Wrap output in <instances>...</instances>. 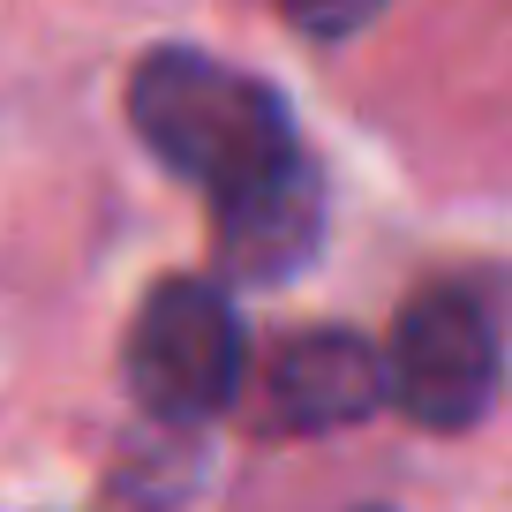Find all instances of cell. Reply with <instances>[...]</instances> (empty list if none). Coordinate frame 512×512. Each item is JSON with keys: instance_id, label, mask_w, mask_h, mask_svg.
Returning a JSON list of instances; mask_svg holds the SVG:
<instances>
[{"instance_id": "obj_6", "label": "cell", "mask_w": 512, "mask_h": 512, "mask_svg": "<svg viewBox=\"0 0 512 512\" xmlns=\"http://www.w3.org/2000/svg\"><path fill=\"white\" fill-rule=\"evenodd\" d=\"M377 8L384 0H287V23L309 31V38H347V31H362Z\"/></svg>"}, {"instance_id": "obj_1", "label": "cell", "mask_w": 512, "mask_h": 512, "mask_svg": "<svg viewBox=\"0 0 512 512\" xmlns=\"http://www.w3.org/2000/svg\"><path fill=\"white\" fill-rule=\"evenodd\" d=\"M128 121H136L151 159L174 166L181 181H204V189H226V181H241L249 166L279 159L294 144L287 98L272 83H256L249 68L189 53V46H159L136 61Z\"/></svg>"}, {"instance_id": "obj_2", "label": "cell", "mask_w": 512, "mask_h": 512, "mask_svg": "<svg viewBox=\"0 0 512 512\" xmlns=\"http://www.w3.org/2000/svg\"><path fill=\"white\" fill-rule=\"evenodd\" d=\"M121 362L151 422H211L241 384V317L211 279H159L128 324Z\"/></svg>"}, {"instance_id": "obj_5", "label": "cell", "mask_w": 512, "mask_h": 512, "mask_svg": "<svg viewBox=\"0 0 512 512\" xmlns=\"http://www.w3.org/2000/svg\"><path fill=\"white\" fill-rule=\"evenodd\" d=\"M384 407V362L354 332H294L264 369V415L294 437L347 430Z\"/></svg>"}, {"instance_id": "obj_4", "label": "cell", "mask_w": 512, "mask_h": 512, "mask_svg": "<svg viewBox=\"0 0 512 512\" xmlns=\"http://www.w3.org/2000/svg\"><path fill=\"white\" fill-rule=\"evenodd\" d=\"M211 234H219V256L234 279H294L317 256L324 234V181L317 166L302 159V144H287L279 159L249 166L241 181L211 189Z\"/></svg>"}, {"instance_id": "obj_3", "label": "cell", "mask_w": 512, "mask_h": 512, "mask_svg": "<svg viewBox=\"0 0 512 512\" xmlns=\"http://www.w3.org/2000/svg\"><path fill=\"white\" fill-rule=\"evenodd\" d=\"M384 362V400L415 415L422 430H475L497 407V317L475 287H430L400 309Z\"/></svg>"}]
</instances>
